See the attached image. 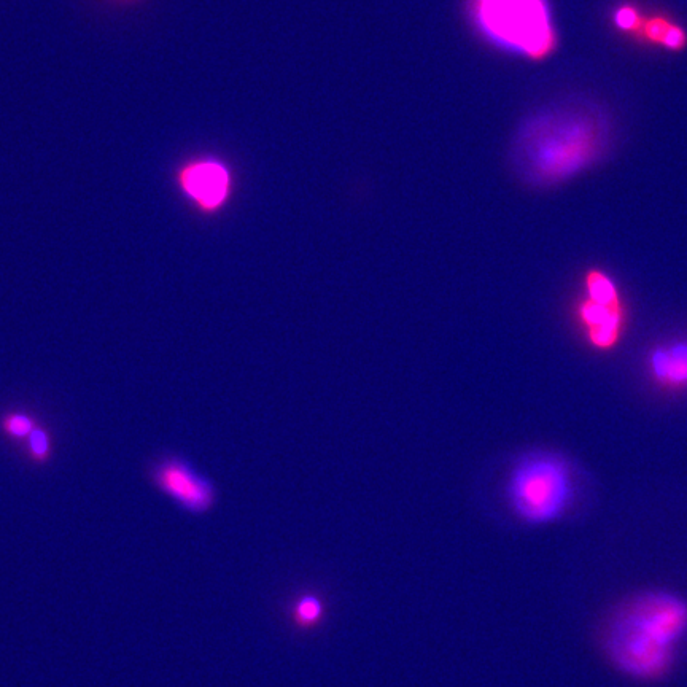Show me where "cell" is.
I'll return each mask as SVG.
<instances>
[{"instance_id": "1", "label": "cell", "mask_w": 687, "mask_h": 687, "mask_svg": "<svg viewBox=\"0 0 687 687\" xmlns=\"http://www.w3.org/2000/svg\"><path fill=\"white\" fill-rule=\"evenodd\" d=\"M687 640V600L668 589L641 590L619 603L605 621L602 648L619 673L659 681Z\"/></svg>"}, {"instance_id": "2", "label": "cell", "mask_w": 687, "mask_h": 687, "mask_svg": "<svg viewBox=\"0 0 687 687\" xmlns=\"http://www.w3.org/2000/svg\"><path fill=\"white\" fill-rule=\"evenodd\" d=\"M608 128L597 110L565 105L533 118L517 139L514 160L525 182L554 187L597 163Z\"/></svg>"}, {"instance_id": "3", "label": "cell", "mask_w": 687, "mask_h": 687, "mask_svg": "<svg viewBox=\"0 0 687 687\" xmlns=\"http://www.w3.org/2000/svg\"><path fill=\"white\" fill-rule=\"evenodd\" d=\"M578 495V474L570 458L556 451H528L509 468L505 498L509 511L528 527L557 524Z\"/></svg>"}, {"instance_id": "4", "label": "cell", "mask_w": 687, "mask_h": 687, "mask_svg": "<svg viewBox=\"0 0 687 687\" xmlns=\"http://www.w3.org/2000/svg\"><path fill=\"white\" fill-rule=\"evenodd\" d=\"M474 26L497 47L543 59L556 47L546 0H470Z\"/></svg>"}, {"instance_id": "5", "label": "cell", "mask_w": 687, "mask_h": 687, "mask_svg": "<svg viewBox=\"0 0 687 687\" xmlns=\"http://www.w3.org/2000/svg\"><path fill=\"white\" fill-rule=\"evenodd\" d=\"M573 323L595 354H611L624 341L629 307L619 280L603 268H589L579 280Z\"/></svg>"}, {"instance_id": "6", "label": "cell", "mask_w": 687, "mask_h": 687, "mask_svg": "<svg viewBox=\"0 0 687 687\" xmlns=\"http://www.w3.org/2000/svg\"><path fill=\"white\" fill-rule=\"evenodd\" d=\"M175 180L180 193L204 215L222 212L233 198V171L214 156H199L183 163Z\"/></svg>"}, {"instance_id": "7", "label": "cell", "mask_w": 687, "mask_h": 687, "mask_svg": "<svg viewBox=\"0 0 687 687\" xmlns=\"http://www.w3.org/2000/svg\"><path fill=\"white\" fill-rule=\"evenodd\" d=\"M152 479L166 497L187 513L202 516L212 511L217 503L218 492L214 482L199 473L185 458L167 457L156 463Z\"/></svg>"}, {"instance_id": "8", "label": "cell", "mask_w": 687, "mask_h": 687, "mask_svg": "<svg viewBox=\"0 0 687 687\" xmlns=\"http://www.w3.org/2000/svg\"><path fill=\"white\" fill-rule=\"evenodd\" d=\"M646 379L664 393H687V334H676L649 347L643 360Z\"/></svg>"}, {"instance_id": "9", "label": "cell", "mask_w": 687, "mask_h": 687, "mask_svg": "<svg viewBox=\"0 0 687 687\" xmlns=\"http://www.w3.org/2000/svg\"><path fill=\"white\" fill-rule=\"evenodd\" d=\"M635 34H641V37L648 42L668 48V50H681L686 45V34L683 29L665 16L643 18Z\"/></svg>"}, {"instance_id": "10", "label": "cell", "mask_w": 687, "mask_h": 687, "mask_svg": "<svg viewBox=\"0 0 687 687\" xmlns=\"http://www.w3.org/2000/svg\"><path fill=\"white\" fill-rule=\"evenodd\" d=\"M325 618V603L315 594H303L296 598L292 608V619L301 630L315 629Z\"/></svg>"}, {"instance_id": "11", "label": "cell", "mask_w": 687, "mask_h": 687, "mask_svg": "<svg viewBox=\"0 0 687 687\" xmlns=\"http://www.w3.org/2000/svg\"><path fill=\"white\" fill-rule=\"evenodd\" d=\"M34 428V419L23 412H12L2 419V430L13 439H28Z\"/></svg>"}, {"instance_id": "12", "label": "cell", "mask_w": 687, "mask_h": 687, "mask_svg": "<svg viewBox=\"0 0 687 687\" xmlns=\"http://www.w3.org/2000/svg\"><path fill=\"white\" fill-rule=\"evenodd\" d=\"M28 452L34 462H47L53 452L50 433L43 428L35 427L28 438Z\"/></svg>"}, {"instance_id": "13", "label": "cell", "mask_w": 687, "mask_h": 687, "mask_svg": "<svg viewBox=\"0 0 687 687\" xmlns=\"http://www.w3.org/2000/svg\"><path fill=\"white\" fill-rule=\"evenodd\" d=\"M641 20H643V16L640 15L637 8L630 7V5H624L614 13V23L624 32L635 34L640 28Z\"/></svg>"}, {"instance_id": "14", "label": "cell", "mask_w": 687, "mask_h": 687, "mask_svg": "<svg viewBox=\"0 0 687 687\" xmlns=\"http://www.w3.org/2000/svg\"><path fill=\"white\" fill-rule=\"evenodd\" d=\"M123 2H132V0H123Z\"/></svg>"}]
</instances>
